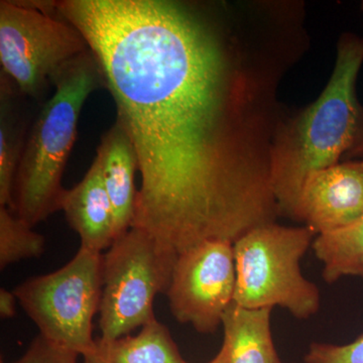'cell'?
I'll return each mask as SVG.
<instances>
[{
  "instance_id": "1",
  "label": "cell",
  "mask_w": 363,
  "mask_h": 363,
  "mask_svg": "<svg viewBox=\"0 0 363 363\" xmlns=\"http://www.w3.org/2000/svg\"><path fill=\"white\" fill-rule=\"evenodd\" d=\"M96 57L142 187L131 228L177 255L281 216L279 100L309 51L303 0H58Z\"/></svg>"
},
{
  "instance_id": "2",
  "label": "cell",
  "mask_w": 363,
  "mask_h": 363,
  "mask_svg": "<svg viewBox=\"0 0 363 363\" xmlns=\"http://www.w3.org/2000/svg\"><path fill=\"white\" fill-rule=\"evenodd\" d=\"M363 35L344 33L326 87L311 104L286 117L272 150L271 179L281 216L297 221L303 184L310 174L339 164L363 138L357 98Z\"/></svg>"
},
{
  "instance_id": "3",
  "label": "cell",
  "mask_w": 363,
  "mask_h": 363,
  "mask_svg": "<svg viewBox=\"0 0 363 363\" xmlns=\"http://www.w3.org/2000/svg\"><path fill=\"white\" fill-rule=\"evenodd\" d=\"M54 95L26 135L14 180L11 211L35 227L62 210L63 175L77 138L81 111L91 93L105 87L91 50L71 60L52 79Z\"/></svg>"
},
{
  "instance_id": "4",
  "label": "cell",
  "mask_w": 363,
  "mask_h": 363,
  "mask_svg": "<svg viewBox=\"0 0 363 363\" xmlns=\"http://www.w3.org/2000/svg\"><path fill=\"white\" fill-rule=\"evenodd\" d=\"M317 234L308 226L264 224L233 243L236 285L233 302L247 309L278 307L298 319L319 311V289L300 269Z\"/></svg>"
},
{
  "instance_id": "5",
  "label": "cell",
  "mask_w": 363,
  "mask_h": 363,
  "mask_svg": "<svg viewBox=\"0 0 363 363\" xmlns=\"http://www.w3.org/2000/svg\"><path fill=\"white\" fill-rule=\"evenodd\" d=\"M102 289L104 255L81 247L58 271L28 279L13 292L40 335L85 357L95 348Z\"/></svg>"
},
{
  "instance_id": "6",
  "label": "cell",
  "mask_w": 363,
  "mask_h": 363,
  "mask_svg": "<svg viewBox=\"0 0 363 363\" xmlns=\"http://www.w3.org/2000/svg\"><path fill=\"white\" fill-rule=\"evenodd\" d=\"M89 50L55 1H0L1 73L21 95L42 96L62 67Z\"/></svg>"
},
{
  "instance_id": "7",
  "label": "cell",
  "mask_w": 363,
  "mask_h": 363,
  "mask_svg": "<svg viewBox=\"0 0 363 363\" xmlns=\"http://www.w3.org/2000/svg\"><path fill=\"white\" fill-rule=\"evenodd\" d=\"M178 255L142 229L130 228L104 255L99 308L101 337L130 335L156 316L154 301L166 294Z\"/></svg>"
},
{
  "instance_id": "8",
  "label": "cell",
  "mask_w": 363,
  "mask_h": 363,
  "mask_svg": "<svg viewBox=\"0 0 363 363\" xmlns=\"http://www.w3.org/2000/svg\"><path fill=\"white\" fill-rule=\"evenodd\" d=\"M236 285L233 243L207 240L178 255L166 295L177 321L213 333L233 302Z\"/></svg>"
},
{
  "instance_id": "9",
  "label": "cell",
  "mask_w": 363,
  "mask_h": 363,
  "mask_svg": "<svg viewBox=\"0 0 363 363\" xmlns=\"http://www.w3.org/2000/svg\"><path fill=\"white\" fill-rule=\"evenodd\" d=\"M363 215V161L313 172L298 200L297 221L316 234L335 230Z\"/></svg>"
},
{
  "instance_id": "10",
  "label": "cell",
  "mask_w": 363,
  "mask_h": 363,
  "mask_svg": "<svg viewBox=\"0 0 363 363\" xmlns=\"http://www.w3.org/2000/svg\"><path fill=\"white\" fill-rule=\"evenodd\" d=\"M62 210L69 225L80 238L81 247L101 252L116 240L113 207L97 157L84 178L66 191Z\"/></svg>"
},
{
  "instance_id": "11",
  "label": "cell",
  "mask_w": 363,
  "mask_h": 363,
  "mask_svg": "<svg viewBox=\"0 0 363 363\" xmlns=\"http://www.w3.org/2000/svg\"><path fill=\"white\" fill-rule=\"evenodd\" d=\"M96 157L113 207L117 238L128 233L133 225L138 195L135 179L138 171L135 147L118 121L102 135Z\"/></svg>"
},
{
  "instance_id": "12",
  "label": "cell",
  "mask_w": 363,
  "mask_h": 363,
  "mask_svg": "<svg viewBox=\"0 0 363 363\" xmlns=\"http://www.w3.org/2000/svg\"><path fill=\"white\" fill-rule=\"evenodd\" d=\"M272 309H247L231 303L222 317L221 363H284L272 341Z\"/></svg>"
},
{
  "instance_id": "13",
  "label": "cell",
  "mask_w": 363,
  "mask_h": 363,
  "mask_svg": "<svg viewBox=\"0 0 363 363\" xmlns=\"http://www.w3.org/2000/svg\"><path fill=\"white\" fill-rule=\"evenodd\" d=\"M84 363H189L182 357L169 329L157 318L135 336L95 340V348Z\"/></svg>"
},
{
  "instance_id": "14",
  "label": "cell",
  "mask_w": 363,
  "mask_h": 363,
  "mask_svg": "<svg viewBox=\"0 0 363 363\" xmlns=\"http://www.w3.org/2000/svg\"><path fill=\"white\" fill-rule=\"evenodd\" d=\"M16 85L0 78V206L11 209L14 180L25 147L26 126L16 111Z\"/></svg>"
},
{
  "instance_id": "15",
  "label": "cell",
  "mask_w": 363,
  "mask_h": 363,
  "mask_svg": "<svg viewBox=\"0 0 363 363\" xmlns=\"http://www.w3.org/2000/svg\"><path fill=\"white\" fill-rule=\"evenodd\" d=\"M312 247L323 264L326 283H335L342 277H362L363 215L347 225L318 234Z\"/></svg>"
},
{
  "instance_id": "16",
  "label": "cell",
  "mask_w": 363,
  "mask_h": 363,
  "mask_svg": "<svg viewBox=\"0 0 363 363\" xmlns=\"http://www.w3.org/2000/svg\"><path fill=\"white\" fill-rule=\"evenodd\" d=\"M45 238L21 221L7 207L0 206V269L21 260L35 259L45 252Z\"/></svg>"
},
{
  "instance_id": "17",
  "label": "cell",
  "mask_w": 363,
  "mask_h": 363,
  "mask_svg": "<svg viewBox=\"0 0 363 363\" xmlns=\"http://www.w3.org/2000/svg\"><path fill=\"white\" fill-rule=\"evenodd\" d=\"M306 363H363V333L351 343H312Z\"/></svg>"
},
{
  "instance_id": "18",
  "label": "cell",
  "mask_w": 363,
  "mask_h": 363,
  "mask_svg": "<svg viewBox=\"0 0 363 363\" xmlns=\"http://www.w3.org/2000/svg\"><path fill=\"white\" fill-rule=\"evenodd\" d=\"M79 357L75 351L52 342L40 334L25 354L13 363H78Z\"/></svg>"
},
{
  "instance_id": "19",
  "label": "cell",
  "mask_w": 363,
  "mask_h": 363,
  "mask_svg": "<svg viewBox=\"0 0 363 363\" xmlns=\"http://www.w3.org/2000/svg\"><path fill=\"white\" fill-rule=\"evenodd\" d=\"M18 298L13 292L6 289H0V316L2 319H11L16 314Z\"/></svg>"
},
{
  "instance_id": "20",
  "label": "cell",
  "mask_w": 363,
  "mask_h": 363,
  "mask_svg": "<svg viewBox=\"0 0 363 363\" xmlns=\"http://www.w3.org/2000/svg\"><path fill=\"white\" fill-rule=\"evenodd\" d=\"M347 159H351V157H363V138L360 140V142L355 145L354 149L350 150L346 157Z\"/></svg>"
},
{
  "instance_id": "21",
  "label": "cell",
  "mask_w": 363,
  "mask_h": 363,
  "mask_svg": "<svg viewBox=\"0 0 363 363\" xmlns=\"http://www.w3.org/2000/svg\"><path fill=\"white\" fill-rule=\"evenodd\" d=\"M208 363H221L220 357H219L218 355H216V357H214V359H212L211 362Z\"/></svg>"
},
{
  "instance_id": "22",
  "label": "cell",
  "mask_w": 363,
  "mask_h": 363,
  "mask_svg": "<svg viewBox=\"0 0 363 363\" xmlns=\"http://www.w3.org/2000/svg\"><path fill=\"white\" fill-rule=\"evenodd\" d=\"M362 9L363 11V1L362 2Z\"/></svg>"
},
{
  "instance_id": "23",
  "label": "cell",
  "mask_w": 363,
  "mask_h": 363,
  "mask_svg": "<svg viewBox=\"0 0 363 363\" xmlns=\"http://www.w3.org/2000/svg\"><path fill=\"white\" fill-rule=\"evenodd\" d=\"M362 278L363 279V276L362 277Z\"/></svg>"
}]
</instances>
